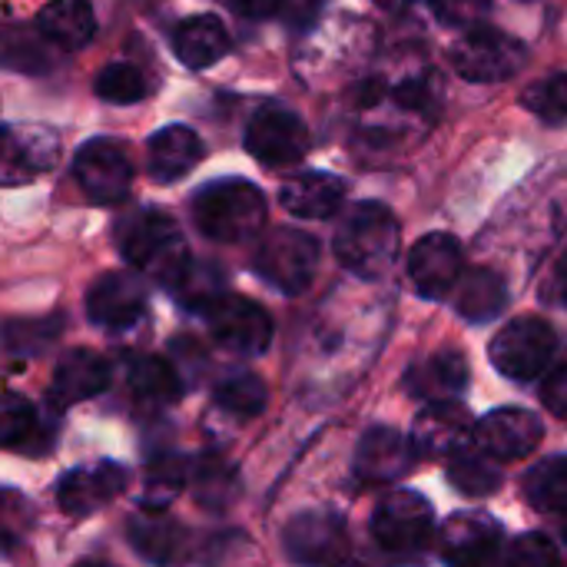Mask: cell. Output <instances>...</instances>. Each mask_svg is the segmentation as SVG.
I'll return each instance as SVG.
<instances>
[{
    "label": "cell",
    "mask_w": 567,
    "mask_h": 567,
    "mask_svg": "<svg viewBox=\"0 0 567 567\" xmlns=\"http://www.w3.org/2000/svg\"><path fill=\"white\" fill-rule=\"evenodd\" d=\"M336 567H365V565H355V561H339Z\"/></svg>",
    "instance_id": "cell-48"
},
{
    "label": "cell",
    "mask_w": 567,
    "mask_h": 567,
    "mask_svg": "<svg viewBox=\"0 0 567 567\" xmlns=\"http://www.w3.org/2000/svg\"><path fill=\"white\" fill-rule=\"evenodd\" d=\"M60 153V140L47 126H0V186H23L43 176Z\"/></svg>",
    "instance_id": "cell-14"
},
{
    "label": "cell",
    "mask_w": 567,
    "mask_h": 567,
    "mask_svg": "<svg viewBox=\"0 0 567 567\" xmlns=\"http://www.w3.org/2000/svg\"><path fill=\"white\" fill-rule=\"evenodd\" d=\"M329 0H279L276 3V17L292 30V33H306L319 23L322 10Z\"/></svg>",
    "instance_id": "cell-41"
},
{
    "label": "cell",
    "mask_w": 567,
    "mask_h": 567,
    "mask_svg": "<svg viewBox=\"0 0 567 567\" xmlns=\"http://www.w3.org/2000/svg\"><path fill=\"white\" fill-rule=\"evenodd\" d=\"M30 515H33V508L17 492L0 488V542H17L23 535Z\"/></svg>",
    "instance_id": "cell-42"
},
{
    "label": "cell",
    "mask_w": 567,
    "mask_h": 567,
    "mask_svg": "<svg viewBox=\"0 0 567 567\" xmlns=\"http://www.w3.org/2000/svg\"><path fill=\"white\" fill-rule=\"evenodd\" d=\"M193 485H196V498L206 508H226L236 495V488H233L236 478L223 458H203L193 472Z\"/></svg>",
    "instance_id": "cell-38"
},
{
    "label": "cell",
    "mask_w": 567,
    "mask_h": 567,
    "mask_svg": "<svg viewBox=\"0 0 567 567\" xmlns=\"http://www.w3.org/2000/svg\"><path fill=\"white\" fill-rule=\"evenodd\" d=\"M126 382H130V395L140 405H150V409L173 405L183 395L179 372L166 359H159V355H140V359H133L130 369H126Z\"/></svg>",
    "instance_id": "cell-27"
},
{
    "label": "cell",
    "mask_w": 567,
    "mask_h": 567,
    "mask_svg": "<svg viewBox=\"0 0 567 567\" xmlns=\"http://www.w3.org/2000/svg\"><path fill=\"white\" fill-rule=\"evenodd\" d=\"M279 203L296 219H329L346 203V183L336 173H322V169L296 173L282 183Z\"/></svg>",
    "instance_id": "cell-22"
},
{
    "label": "cell",
    "mask_w": 567,
    "mask_h": 567,
    "mask_svg": "<svg viewBox=\"0 0 567 567\" xmlns=\"http://www.w3.org/2000/svg\"><path fill=\"white\" fill-rule=\"evenodd\" d=\"M439 551L449 567H505V532L492 515H452L439 532Z\"/></svg>",
    "instance_id": "cell-12"
},
{
    "label": "cell",
    "mask_w": 567,
    "mask_h": 567,
    "mask_svg": "<svg viewBox=\"0 0 567 567\" xmlns=\"http://www.w3.org/2000/svg\"><path fill=\"white\" fill-rule=\"evenodd\" d=\"M226 3H229L236 13L259 20V17H276V3H279V0H226Z\"/></svg>",
    "instance_id": "cell-44"
},
{
    "label": "cell",
    "mask_w": 567,
    "mask_h": 567,
    "mask_svg": "<svg viewBox=\"0 0 567 567\" xmlns=\"http://www.w3.org/2000/svg\"><path fill=\"white\" fill-rule=\"evenodd\" d=\"M449 482H452L462 495H468V498H485V495H492V492L502 485V468H498V462L488 458L482 449L475 452V449L462 445V449L452 452Z\"/></svg>",
    "instance_id": "cell-30"
},
{
    "label": "cell",
    "mask_w": 567,
    "mask_h": 567,
    "mask_svg": "<svg viewBox=\"0 0 567 567\" xmlns=\"http://www.w3.org/2000/svg\"><path fill=\"white\" fill-rule=\"evenodd\" d=\"M146 282L133 272H103L86 289V316L93 326L120 332L146 316Z\"/></svg>",
    "instance_id": "cell-13"
},
{
    "label": "cell",
    "mask_w": 567,
    "mask_h": 567,
    "mask_svg": "<svg viewBox=\"0 0 567 567\" xmlns=\"http://www.w3.org/2000/svg\"><path fill=\"white\" fill-rule=\"evenodd\" d=\"M229 50H233V37H229L226 23L213 13L186 17L173 30V53L189 70H206V66L219 63Z\"/></svg>",
    "instance_id": "cell-25"
},
{
    "label": "cell",
    "mask_w": 567,
    "mask_h": 567,
    "mask_svg": "<svg viewBox=\"0 0 567 567\" xmlns=\"http://www.w3.org/2000/svg\"><path fill=\"white\" fill-rule=\"evenodd\" d=\"M206 156L199 133L186 123H169L146 140V169L156 183L169 186L189 176Z\"/></svg>",
    "instance_id": "cell-19"
},
{
    "label": "cell",
    "mask_w": 567,
    "mask_h": 567,
    "mask_svg": "<svg viewBox=\"0 0 567 567\" xmlns=\"http://www.w3.org/2000/svg\"><path fill=\"white\" fill-rule=\"evenodd\" d=\"M286 558L299 567H336L346 558L349 532L336 512L309 508L289 518L282 528Z\"/></svg>",
    "instance_id": "cell-10"
},
{
    "label": "cell",
    "mask_w": 567,
    "mask_h": 567,
    "mask_svg": "<svg viewBox=\"0 0 567 567\" xmlns=\"http://www.w3.org/2000/svg\"><path fill=\"white\" fill-rule=\"evenodd\" d=\"M462 243L449 233H429L409 252V282L422 299H442L462 279Z\"/></svg>",
    "instance_id": "cell-16"
},
{
    "label": "cell",
    "mask_w": 567,
    "mask_h": 567,
    "mask_svg": "<svg viewBox=\"0 0 567 567\" xmlns=\"http://www.w3.org/2000/svg\"><path fill=\"white\" fill-rule=\"evenodd\" d=\"M525 110H532L545 123H565L567 120V73H551L538 83H532L522 93Z\"/></svg>",
    "instance_id": "cell-37"
},
{
    "label": "cell",
    "mask_w": 567,
    "mask_h": 567,
    "mask_svg": "<svg viewBox=\"0 0 567 567\" xmlns=\"http://www.w3.org/2000/svg\"><path fill=\"white\" fill-rule=\"evenodd\" d=\"M63 332L60 316L43 319H10L0 326V342L10 355H43Z\"/></svg>",
    "instance_id": "cell-33"
},
{
    "label": "cell",
    "mask_w": 567,
    "mask_h": 567,
    "mask_svg": "<svg viewBox=\"0 0 567 567\" xmlns=\"http://www.w3.org/2000/svg\"><path fill=\"white\" fill-rule=\"evenodd\" d=\"M432 10L449 27L478 30L492 13V0H432Z\"/></svg>",
    "instance_id": "cell-40"
},
{
    "label": "cell",
    "mask_w": 567,
    "mask_h": 567,
    "mask_svg": "<svg viewBox=\"0 0 567 567\" xmlns=\"http://www.w3.org/2000/svg\"><path fill=\"white\" fill-rule=\"evenodd\" d=\"M419 452L409 435L389 425H375L355 449V475L369 485H392L415 465Z\"/></svg>",
    "instance_id": "cell-18"
},
{
    "label": "cell",
    "mask_w": 567,
    "mask_h": 567,
    "mask_svg": "<svg viewBox=\"0 0 567 567\" xmlns=\"http://www.w3.org/2000/svg\"><path fill=\"white\" fill-rule=\"evenodd\" d=\"M106 389H110V362L93 349H70L56 359L53 382H50V402L56 409H70L76 402L96 399Z\"/></svg>",
    "instance_id": "cell-20"
},
{
    "label": "cell",
    "mask_w": 567,
    "mask_h": 567,
    "mask_svg": "<svg viewBox=\"0 0 567 567\" xmlns=\"http://www.w3.org/2000/svg\"><path fill=\"white\" fill-rule=\"evenodd\" d=\"M33 23L37 33L63 53L83 50L96 37V13L90 0H50L40 7Z\"/></svg>",
    "instance_id": "cell-23"
},
{
    "label": "cell",
    "mask_w": 567,
    "mask_h": 567,
    "mask_svg": "<svg viewBox=\"0 0 567 567\" xmlns=\"http://www.w3.org/2000/svg\"><path fill=\"white\" fill-rule=\"evenodd\" d=\"M472 415L468 409L452 399V402H429L415 425H412V445L419 455H452L455 449L468 445L472 439Z\"/></svg>",
    "instance_id": "cell-21"
},
{
    "label": "cell",
    "mask_w": 567,
    "mask_h": 567,
    "mask_svg": "<svg viewBox=\"0 0 567 567\" xmlns=\"http://www.w3.org/2000/svg\"><path fill=\"white\" fill-rule=\"evenodd\" d=\"M336 259L359 279H382L399 259L402 229L385 203H355L332 239Z\"/></svg>",
    "instance_id": "cell-3"
},
{
    "label": "cell",
    "mask_w": 567,
    "mask_h": 567,
    "mask_svg": "<svg viewBox=\"0 0 567 567\" xmlns=\"http://www.w3.org/2000/svg\"><path fill=\"white\" fill-rule=\"evenodd\" d=\"M542 405L555 419H567V362L545 375V382H542Z\"/></svg>",
    "instance_id": "cell-43"
},
{
    "label": "cell",
    "mask_w": 567,
    "mask_h": 567,
    "mask_svg": "<svg viewBox=\"0 0 567 567\" xmlns=\"http://www.w3.org/2000/svg\"><path fill=\"white\" fill-rule=\"evenodd\" d=\"M73 176L83 196L96 206H116L133 189V156L120 140L93 136L73 153Z\"/></svg>",
    "instance_id": "cell-7"
},
{
    "label": "cell",
    "mask_w": 567,
    "mask_h": 567,
    "mask_svg": "<svg viewBox=\"0 0 567 567\" xmlns=\"http://www.w3.org/2000/svg\"><path fill=\"white\" fill-rule=\"evenodd\" d=\"M179 306L193 309V312H206L209 306H216L226 296V279L216 266L209 262H189V269L183 272V279L169 289Z\"/></svg>",
    "instance_id": "cell-35"
},
{
    "label": "cell",
    "mask_w": 567,
    "mask_h": 567,
    "mask_svg": "<svg viewBox=\"0 0 567 567\" xmlns=\"http://www.w3.org/2000/svg\"><path fill=\"white\" fill-rule=\"evenodd\" d=\"M382 10H405V7H412L415 0H375Z\"/></svg>",
    "instance_id": "cell-46"
},
{
    "label": "cell",
    "mask_w": 567,
    "mask_h": 567,
    "mask_svg": "<svg viewBox=\"0 0 567 567\" xmlns=\"http://www.w3.org/2000/svg\"><path fill=\"white\" fill-rule=\"evenodd\" d=\"M528 60L522 40L502 30H468L465 40L452 47V66L472 83H498L515 76Z\"/></svg>",
    "instance_id": "cell-11"
},
{
    "label": "cell",
    "mask_w": 567,
    "mask_h": 567,
    "mask_svg": "<svg viewBox=\"0 0 567 567\" xmlns=\"http://www.w3.org/2000/svg\"><path fill=\"white\" fill-rule=\"evenodd\" d=\"M319 262H322L319 239L292 226L269 229L252 252L256 276L272 289H279L282 296H302L312 286Z\"/></svg>",
    "instance_id": "cell-5"
},
{
    "label": "cell",
    "mask_w": 567,
    "mask_h": 567,
    "mask_svg": "<svg viewBox=\"0 0 567 567\" xmlns=\"http://www.w3.org/2000/svg\"><path fill=\"white\" fill-rule=\"evenodd\" d=\"M37 439H47L37 405L27 402L23 395H3L0 399V449L40 452Z\"/></svg>",
    "instance_id": "cell-29"
},
{
    "label": "cell",
    "mask_w": 567,
    "mask_h": 567,
    "mask_svg": "<svg viewBox=\"0 0 567 567\" xmlns=\"http://www.w3.org/2000/svg\"><path fill=\"white\" fill-rule=\"evenodd\" d=\"M558 349V336L555 329L538 319V316H522L515 322H508L488 346V359L492 365L515 382H535L538 375H545V369L551 365Z\"/></svg>",
    "instance_id": "cell-8"
},
{
    "label": "cell",
    "mask_w": 567,
    "mask_h": 567,
    "mask_svg": "<svg viewBox=\"0 0 567 567\" xmlns=\"http://www.w3.org/2000/svg\"><path fill=\"white\" fill-rule=\"evenodd\" d=\"M243 143H246V153L266 169H289L306 159L312 136H309L306 120L296 110L282 103H266L252 113Z\"/></svg>",
    "instance_id": "cell-6"
},
{
    "label": "cell",
    "mask_w": 567,
    "mask_h": 567,
    "mask_svg": "<svg viewBox=\"0 0 567 567\" xmlns=\"http://www.w3.org/2000/svg\"><path fill=\"white\" fill-rule=\"evenodd\" d=\"M468 385V362L458 352H435L412 365L409 389L425 402H452Z\"/></svg>",
    "instance_id": "cell-26"
},
{
    "label": "cell",
    "mask_w": 567,
    "mask_h": 567,
    "mask_svg": "<svg viewBox=\"0 0 567 567\" xmlns=\"http://www.w3.org/2000/svg\"><path fill=\"white\" fill-rule=\"evenodd\" d=\"M505 567H565L561 565V555L555 548V542L542 532H528L522 535L512 551H508V561Z\"/></svg>",
    "instance_id": "cell-39"
},
{
    "label": "cell",
    "mask_w": 567,
    "mask_h": 567,
    "mask_svg": "<svg viewBox=\"0 0 567 567\" xmlns=\"http://www.w3.org/2000/svg\"><path fill=\"white\" fill-rule=\"evenodd\" d=\"M213 402L219 412H226L233 419H256L269 402V389L259 375L239 372V375H229L216 385Z\"/></svg>",
    "instance_id": "cell-34"
},
{
    "label": "cell",
    "mask_w": 567,
    "mask_h": 567,
    "mask_svg": "<svg viewBox=\"0 0 567 567\" xmlns=\"http://www.w3.org/2000/svg\"><path fill=\"white\" fill-rule=\"evenodd\" d=\"M508 302V286L498 272L492 269H472L465 276V282L458 286V316H465L468 322H488L495 319Z\"/></svg>",
    "instance_id": "cell-28"
},
{
    "label": "cell",
    "mask_w": 567,
    "mask_h": 567,
    "mask_svg": "<svg viewBox=\"0 0 567 567\" xmlns=\"http://www.w3.org/2000/svg\"><path fill=\"white\" fill-rule=\"evenodd\" d=\"M113 239H116L120 256L136 272L163 282L166 289H173L193 262L176 216L159 206L123 213L113 226Z\"/></svg>",
    "instance_id": "cell-1"
},
{
    "label": "cell",
    "mask_w": 567,
    "mask_h": 567,
    "mask_svg": "<svg viewBox=\"0 0 567 567\" xmlns=\"http://www.w3.org/2000/svg\"><path fill=\"white\" fill-rule=\"evenodd\" d=\"M203 316L209 319L213 342L219 349H226L229 355L256 359L272 346V319H269V312L259 302L246 299V296H229L226 292Z\"/></svg>",
    "instance_id": "cell-9"
},
{
    "label": "cell",
    "mask_w": 567,
    "mask_h": 567,
    "mask_svg": "<svg viewBox=\"0 0 567 567\" xmlns=\"http://www.w3.org/2000/svg\"><path fill=\"white\" fill-rule=\"evenodd\" d=\"M525 498L545 515L567 518V455L545 458L525 475Z\"/></svg>",
    "instance_id": "cell-31"
},
{
    "label": "cell",
    "mask_w": 567,
    "mask_h": 567,
    "mask_svg": "<svg viewBox=\"0 0 567 567\" xmlns=\"http://www.w3.org/2000/svg\"><path fill=\"white\" fill-rule=\"evenodd\" d=\"M551 296L558 299V306L567 309V249L561 252L558 266H555V279H551Z\"/></svg>",
    "instance_id": "cell-45"
},
{
    "label": "cell",
    "mask_w": 567,
    "mask_h": 567,
    "mask_svg": "<svg viewBox=\"0 0 567 567\" xmlns=\"http://www.w3.org/2000/svg\"><path fill=\"white\" fill-rule=\"evenodd\" d=\"M76 567H116V565H110V561H93V558H90V561H80Z\"/></svg>",
    "instance_id": "cell-47"
},
{
    "label": "cell",
    "mask_w": 567,
    "mask_h": 567,
    "mask_svg": "<svg viewBox=\"0 0 567 567\" xmlns=\"http://www.w3.org/2000/svg\"><path fill=\"white\" fill-rule=\"evenodd\" d=\"M189 213H193L196 229L209 243L236 246V243H249L252 236L266 229L269 209H266V193L256 183L226 176V179H213L199 186L193 193Z\"/></svg>",
    "instance_id": "cell-2"
},
{
    "label": "cell",
    "mask_w": 567,
    "mask_h": 567,
    "mask_svg": "<svg viewBox=\"0 0 567 567\" xmlns=\"http://www.w3.org/2000/svg\"><path fill=\"white\" fill-rule=\"evenodd\" d=\"M93 93H96L100 100L113 103V106H133V103H143V100L153 93V83H150V76H146L136 63H130V60H113V63H106V66L96 73Z\"/></svg>",
    "instance_id": "cell-32"
},
{
    "label": "cell",
    "mask_w": 567,
    "mask_h": 567,
    "mask_svg": "<svg viewBox=\"0 0 567 567\" xmlns=\"http://www.w3.org/2000/svg\"><path fill=\"white\" fill-rule=\"evenodd\" d=\"M372 538L379 551L395 565H419L435 538L432 505L409 488L389 492L372 515Z\"/></svg>",
    "instance_id": "cell-4"
},
{
    "label": "cell",
    "mask_w": 567,
    "mask_h": 567,
    "mask_svg": "<svg viewBox=\"0 0 567 567\" xmlns=\"http://www.w3.org/2000/svg\"><path fill=\"white\" fill-rule=\"evenodd\" d=\"M472 439L495 462H522L542 445L545 425L528 409H495L475 425Z\"/></svg>",
    "instance_id": "cell-15"
},
{
    "label": "cell",
    "mask_w": 567,
    "mask_h": 567,
    "mask_svg": "<svg viewBox=\"0 0 567 567\" xmlns=\"http://www.w3.org/2000/svg\"><path fill=\"white\" fill-rule=\"evenodd\" d=\"M130 485V472L116 462H96L90 468H73L56 482V505L70 518H86L120 498Z\"/></svg>",
    "instance_id": "cell-17"
},
{
    "label": "cell",
    "mask_w": 567,
    "mask_h": 567,
    "mask_svg": "<svg viewBox=\"0 0 567 567\" xmlns=\"http://www.w3.org/2000/svg\"><path fill=\"white\" fill-rule=\"evenodd\" d=\"M186 458L179 455H163L150 465L146 472V492H143V508L146 512H163L183 488H186Z\"/></svg>",
    "instance_id": "cell-36"
},
{
    "label": "cell",
    "mask_w": 567,
    "mask_h": 567,
    "mask_svg": "<svg viewBox=\"0 0 567 567\" xmlns=\"http://www.w3.org/2000/svg\"><path fill=\"white\" fill-rule=\"evenodd\" d=\"M565 538H567V522H565Z\"/></svg>",
    "instance_id": "cell-49"
},
{
    "label": "cell",
    "mask_w": 567,
    "mask_h": 567,
    "mask_svg": "<svg viewBox=\"0 0 567 567\" xmlns=\"http://www.w3.org/2000/svg\"><path fill=\"white\" fill-rule=\"evenodd\" d=\"M133 551L156 567H173L186 558V528L163 512L133 515L126 525Z\"/></svg>",
    "instance_id": "cell-24"
}]
</instances>
